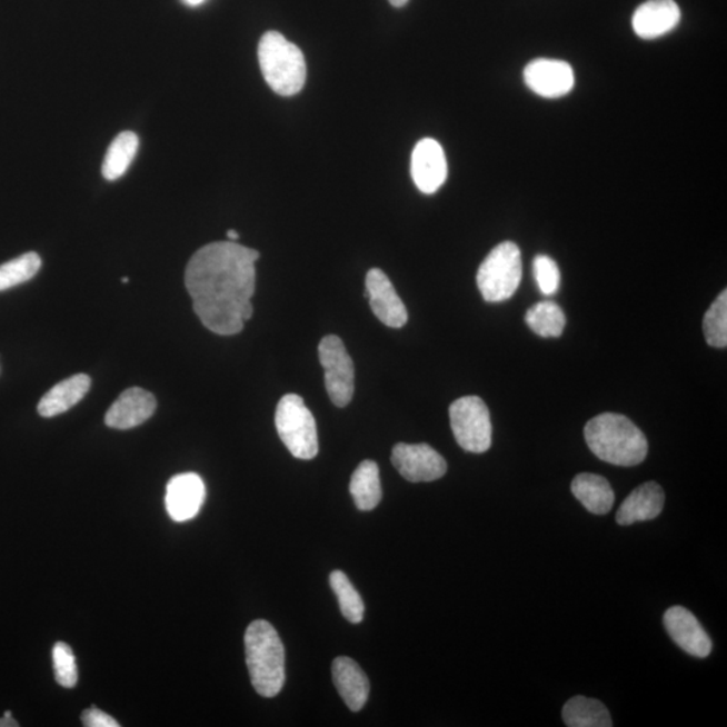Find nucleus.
<instances>
[{"instance_id": "obj_35", "label": "nucleus", "mask_w": 727, "mask_h": 727, "mask_svg": "<svg viewBox=\"0 0 727 727\" xmlns=\"http://www.w3.org/2000/svg\"><path fill=\"white\" fill-rule=\"evenodd\" d=\"M121 282H123V283H129V278H123V279H121Z\"/></svg>"}, {"instance_id": "obj_10", "label": "nucleus", "mask_w": 727, "mask_h": 727, "mask_svg": "<svg viewBox=\"0 0 727 727\" xmlns=\"http://www.w3.org/2000/svg\"><path fill=\"white\" fill-rule=\"evenodd\" d=\"M522 76L526 86L545 99L564 98L576 84L570 63L560 60H534L528 63Z\"/></svg>"}, {"instance_id": "obj_25", "label": "nucleus", "mask_w": 727, "mask_h": 727, "mask_svg": "<svg viewBox=\"0 0 727 727\" xmlns=\"http://www.w3.org/2000/svg\"><path fill=\"white\" fill-rule=\"evenodd\" d=\"M329 579L331 589H333L338 599V605H340L342 616L346 617L349 623H361L364 611H366V606H364L362 598L353 588L352 582H350L346 574L340 570L331 572Z\"/></svg>"}, {"instance_id": "obj_3", "label": "nucleus", "mask_w": 727, "mask_h": 727, "mask_svg": "<svg viewBox=\"0 0 727 727\" xmlns=\"http://www.w3.org/2000/svg\"><path fill=\"white\" fill-rule=\"evenodd\" d=\"M248 671L255 690L261 697L273 698L282 691L285 647L270 623L257 620L247 628L245 636Z\"/></svg>"}, {"instance_id": "obj_5", "label": "nucleus", "mask_w": 727, "mask_h": 727, "mask_svg": "<svg viewBox=\"0 0 727 727\" xmlns=\"http://www.w3.org/2000/svg\"><path fill=\"white\" fill-rule=\"evenodd\" d=\"M522 265L519 247L504 241L494 248L477 272V286L487 302L511 298L521 282Z\"/></svg>"}, {"instance_id": "obj_23", "label": "nucleus", "mask_w": 727, "mask_h": 727, "mask_svg": "<svg viewBox=\"0 0 727 727\" xmlns=\"http://www.w3.org/2000/svg\"><path fill=\"white\" fill-rule=\"evenodd\" d=\"M139 149V138L136 132L125 131L119 133L108 149L103 169L106 180L117 181L129 170L133 159H136Z\"/></svg>"}, {"instance_id": "obj_7", "label": "nucleus", "mask_w": 727, "mask_h": 727, "mask_svg": "<svg viewBox=\"0 0 727 727\" xmlns=\"http://www.w3.org/2000/svg\"><path fill=\"white\" fill-rule=\"evenodd\" d=\"M450 425L456 441L465 451H488L492 446V422L487 405L478 397H464L450 406Z\"/></svg>"}, {"instance_id": "obj_33", "label": "nucleus", "mask_w": 727, "mask_h": 727, "mask_svg": "<svg viewBox=\"0 0 727 727\" xmlns=\"http://www.w3.org/2000/svg\"><path fill=\"white\" fill-rule=\"evenodd\" d=\"M227 235H228V239L231 241L239 240V233L233 231V229H231V231H228Z\"/></svg>"}, {"instance_id": "obj_2", "label": "nucleus", "mask_w": 727, "mask_h": 727, "mask_svg": "<svg viewBox=\"0 0 727 727\" xmlns=\"http://www.w3.org/2000/svg\"><path fill=\"white\" fill-rule=\"evenodd\" d=\"M585 439L592 455L616 467H636L648 455L644 432L620 414L606 412L589 420Z\"/></svg>"}, {"instance_id": "obj_27", "label": "nucleus", "mask_w": 727, "mask_h": 727, "mask_svg": "<svg viewBox=\"0 0 727 727\" xmlns=\"http://www.w3.org/2000/svg\"><path fill=\"white\" fill-rule=\"evenodd\" d=\"M704 333L713 348L727 347V291L720 292L704 318Z\"/></svg>"}, {"instance_id": "obj_4", "label": "nucleus", "mask_w": 727, "mask_h": 727, "mask_svg": "<svg viewBox=\"0 0 727 727\" xmlns=\"http://www.w3.org/2000/svg\"><path fill=\"white\" fill-rule=\"evenodd\" d=\"M258 56L261 73L273 92L292 96L302 91L306 62L297 44L278 31H267L259 42Z\"/></svg>"}, {"instance_id": "obj_20", "label": "nucleus", "mask_w": 727, "mask_h": 727, "mask_svg": "<svg viewBox=\"0 0 727 727\" xmlns=\"http://www.w3.org/2000/svg\"><path fill=\"white\" fill-rule=\"evenodd\" d=\"M571 492L576 499L595 515H606L615 504V492L605 477L580 474L571 482Z\"/></svg>"}, {"instance_id": "obj_24", "label": "nucleus", "mask_w": 727, "mask_h": 727, "mask_svg": "<svg viewBox=\"0 0 727 727\" xmlns=\"http://www.w3.org/2000/svg\"><path fill=\"white\" fill-rule=\"evenodd\" d=\"M526 322L540 337H559L564 333L566 317L557 303L545 301L527 311Z\"/></svg>"}, {"instance_id": "obj_19", "label": "nucleus", "mask_w": 727, "mask_h": 727, "mask_svg": "<svg viewBox=\"0 0 727 727\" xmlns=\"http://www.w3.org/2000/svg\"><path fill=\"white\" fill-rule=\"evenodd\" d=\"M89 388H91V378L88 375H74L59 382L44 395L38 405V412L43 418L60 416L78 405L86 397Z\"/></svg>"}, {"instance_id": "obj_8", "label": "nucleus", "mask_w": 727, "mask_h": 727, "mask_svg": "<svg viewBox=\"0 0 727 727\" xmlns=\"http://www.w3.org/2000/svg\"><path fill=\"white\" fill-rule=\"evenodd\" d=\"M318 356L330 400L337 407L348 406L355 394V367L341 338L323 337L318 347Z\"/></svg>"}, {"instance_id": "obj_34", "label": "nucleus", "mask_w": 727, "mask_h": 727, "mask_svg": "<svg viewBox=\"0 0 727 727\" xmlns=\"http://www.w3.org/2000/svg\"><path fill=\"white\" fill-rule=\"evenodd\" d=\"M189 6H199L203 2V0H185Z\"/></svg>"}, {"instance_id": "obj_18", "label": "nucleus", "mask_w": 727, "mask_h": 727, "mask_svg": "<svg viewBox=\"0 0 727 727\" xmlns=\"http://www.w3.org/2000/svg\"><path fill=\"white\" fill-rule=\"evenodd\" d=\"M338 694L352 711H360L367 704L369 680L359 665L347 656H340L331 666Z\"/></svg>"}, {"instance_id": "obj_32", "label": "nucleus", "mask_w": 727, "mask_h": 727, "mask_svg": "<svg viewBox=\"0 0 727 727\" xmlns=\"http://www.w3.org/2000/svg\"><path fill=\"white\" fill-rule=\"evenodd\" d=\"M390 3L394 8H404L408 3V0H390Z\"/></svg>"}, {"instance_id": "obj_13", "label": "nucleus", "mask_w": 727, "mask_h": 727, "mask_svg": "<svg viewBox=\"0 0 727 727\" xmlns=\"http://www.w3.org/2000/svg\"><path fill=\"white\" fill-rule=\"evenodd\" d=\"M206 495V484L199 475H178L166 487V511L175 521L195 519L201 511Z\"/></svg>"}, {"instance_id": "obj_1", "label": "nucleus", "mask_w": 727, "mask_h": 727, "mask_svg": "<svg viewBox=\"0 0 727 727\" xmlns=\"http://www.w3.org/2000/svg\"><path fill=\"white\" fill-rule=\"evenodd\" d=\"M258 259V251L235 241L210 242L191 257L185 285L203 327L219 336L245 329L253 315Z\"/></svg>"}, {"instance_id": "obj_17", "label": "nucleus", "mask_w": 727, "mask_h": 727, "mask_svg": "<svg viewBox=\"0 0 727 727\" xmlns=\"http://www.w3.org/2000/svg\"><path fill=\"white\" fill-rule=\"evenodd\" d=\"M665 490L658 482L643 484L621 504L616 520L620 526H633L635 522L654 520L665 508Z\"/></svg>"}, {"instance_id": "obj_22", "label": "nucleus", "mask_w": 727, "mask_h": 727, "mask_svg": "<svg viewBox=\"0 0 727 727\" xmlns=\"http://www.w3.org/2000/svg\"><path fill=\"white\" fill-rule=\"evenodd\" d=\"M562 717L566 726L569 727H611L610 713L606 706L597 699L586 697H574L567 700L564 707Z\"/></svg>"}, {"instance_id": "obj_16", "label": "nucleus", "mask_w": 727, "mask_h": 727, "mask_svg": "<svg viewBox=\"0 0 727 727\" xmlns=\"http://www.w3.org/2000/svg\"><path fill=\"white\" fill-rule=\"evenodd\" d=\"M680 18L681 12L675 0H648L636 9L633 27L643 40H655L678 27Z\"/></svg>"}, {"instance_id": "obj_11", "label": "nucleus", "mask_w": 727, "mask_h": 727, "mask_svg": "<svg viewBox=\"0 0 727 727\" xmlns=\"http://www.w3.org/2000/svg\"><path fill=\"white\" fill-rule=\"evenodd\" d=\"M665 627L669 637L688 655L705 659L711 654L713 643L698 618L684 606H673L666 611Z\"/></svg>"}, {"instance_id": "obj_12", "label": "nucleus", "mask_w": 727, "mask_h": 727, "mask_svg": "<svg viewBox=\"0 0 727 727\" xmlns=\"http://www.w3.org/2000/svg\"><path fill=\"white\" fill-rule=\"evenodd\" d=\"M411 175L417 188L426 195L436 193L448 178V161L436 139L419 140L412 151Z\"/></svg>"}, {"instance_id": "obj_14", "label": "nucleus", "mask_w": 727, "mask_h": 727, "mask_svg": "<svg viewBox=\"0 0 727 727\" xmlns=\"http://www.w3.org/2000/svg\"><path fill=\"white\" fill-rule=\"evenodd\" d=\"M366 286L374 315L387 327L397 329L405 327L408 320L406 306L386 273L379 269L369 270Z\"/></svg>"}, {"instance_id": "obj_21", "label": "nucleus", "mask_w": 727, "mask_h": 727, "mask_svg": "<svg viewBox=\"0 0 727 727\" xmlns=\"http://www.w3.org/2000/svg\"><path fill=\"white\" fill-rule=\"evenodd\" d=\"M350 494L360 511H372L381 500V484L378 464L362 461L350 478Z\"/></svg>"}, {"instance_id": "obj_28", "label": "nucleus", "mask_w": 727, "mask_h": 727, "mask_svg": "<svg viewBox=\"0 0 727 727\" xmlns=\"http://www.w3.org/2000/svg\"><path fill=\"white\" fill-rule=\"evenodd\" d=\"M53 665L57 684L73 688L79 680L78 665L72 648L67 643H57L53 648Z\"/></svg>"}, {"instance_id": "obj_9", "label": "nucleus", "mask_w": 727, "mask_h": 727, "mask_svg": "<svg viewBox=\"0 0 727 727\" xmlns=\"http://www.w3.org/2000/svg\"><path fill=\"white\" fill-rule=\"evenodd\" d=\"M391 461L401 477L410 482L436 481L448 470L445 458L426 444L395 445Z\"/></svg>"}, {"instance_id": "obj_31", "label": "nucleus", "mask_w": 727, "mask_h": 727, "mask_svg": "<svg viewBox=\"0 0 727 727\" xmlns=\"http://www.w3.org/2000/svg\"><path fill=\"white\" fill-rule=\"evenodd\" d=\"M19 724L11 717L10 711H6L3 718H0V727H18Z\"/></svg>"}, {"instance_id": "obj_30", "label": "nucleus", "mask_w": 727, "mask_h": 727, "mask_svg": "<svg viewBox=\"0 0 727 727\" xmlns=\"http://www.w3.org/2000/svg\"><path fill=\"white\" fill-rule=\"evenodd\" d=\"M82 724L87 727H118L119 724L107 713L91 707V709L82 713Z\"/></svg>"}, {"instance_id": "obj_26", "label": "nucleus", "mask_w": 727, "mask_h": 727, "mask_svg": "<svg viewBox=\"0 0 727 727\" xmlns=\"http://www.w3.org/2000/svg\"><path fill=\"white\" fill-rule=\"evenodd\" d=\"M41 265L40 255L28 252L0 266V291L9 290L11 287L33 279L41 270Z\"/></svg>"}, {"instance_id": "obj_29", "label": "nucleus", "mask_w": 727, "mask_h": 727, "mask_svg": "<svg viewBox=\"0 0 727 727\" xmlns=\"http://www.w3.org/2000/svg\"><path fill=\"white\" fill-rule=\"evenodd\" d=\"M534 276L541 292L545 296H552L558 291L560 285L559 267L550 257L539 255L534 260Z\"/></svg>"}, {"instance_id": "obj_15", "label": "nucleus", "mask_w": 727, "mask_h": 727, "mask_svg": "<svg viewBox=\"0 0 727 727\" xmlns=\"http://www.w3.org/2000/svg\"><path fill=\"white\" fill-rule=\"evenodd\" d=\"M155 395L133 387L120 395L106 414V425L111 429L130 430L149 420L156 412Z\"/></svg>"}, {"instance_id": "obj_6", "label": "nucleus", "mask_w": 727, "mask_h": 727, "mask_svg": "<svg viewBox=\"0 0 727 727\" xmlns=\"http://www.w3.org/2000/svg\"><path fill=\"white\" fill-rule=\"evenodd\" d=\"M276 426L287 450L299 459H312L318 455L316 419L299 395L287 394L279 400Z\"/></svg>"}]
</instances>
